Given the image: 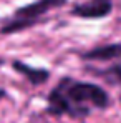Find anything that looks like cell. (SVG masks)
Instances as JSON below:
<instances>
[{"label": "cell", "mask_w": 121, "mask_h": 123, "mask_svg": "<svg viewBox=\"0 0 121 123\" xmlns=\"http://www.w3.org/2000/svg\"><path fill=\"white\" fill-rule=\"evenodd\" d=\"M2 63H3V58H0V65H2Z\"/></svg>", "instance_id": "8"}, {"label": "cell", "mask_w": 121, "mask_h": 123, "mask_svg": "<svg viewBox=\"0 0 121 123\" xmlns=\"http://www.w3.org/2000/svg\"><path fill=\"white\" fill-rule=\"evenodd\" d=\"M5 97H7V92L0 88V100H2V98H5Z\"/></svg>", "instance_id": "7"}, {"label": "cell", "mask_w": 121, "mask_h": 123, "mask_svg": "<svg viewBox=\"0 0 121 123\" xmlns=\"http://www.w3.org/2000/svg\"><path fill=\"white\" fill-rule=\"evenodd\" d=\"M121 57V43H109V45H101L90 52H85L81 58L85 60H98V62H108Z\"/></svg>", "instance_id": "5"}, {"label": "cell", "mask_w": 121, "mask_h": 123, "mask_svg": "<svg viewBox=\"0 0 121 123\" xmlns=\"http://www.w3.org/2000/svg\"><path fill=\"white\" fill-rule=\"evenodd\" d=\"M111 0H85L71 8V15L80 18H104L111 13Z\"/></svg>", "instance_id": "3"}, {"label": "cell", "mask_w": 121, "mask_h": 123, "mask_svg": "<svg viewBox=\"0 0 121 123\" xmlns=\"http://www.w3.org/2000/svg\"><path fill=\"white\" fill-rule=\"evenodd\" d=\"M98 77H101L106 83H111V85H121V62L108 67V68H103V70H96L95 72Z\"/></svg>", "instance_id": "6"}, {"label": "cell", "mask_w": 121, "mask_h": 123, "mask_svg": "<svg viewBox=\"0 0 121 123\" xmlns=\"http://www.w3.org/2000/svg\"><path fill=\"white\" fill-rule=\"evenodd\" d=\"M66 3V0H37L33 3L23 5L20 8H17L10 18L2 23L0 27V33L3 35H10V33H17L22 30H27L37 23H40L43 15H46L50 10L53 8H60Z\"/></svg>", "instance_id": "2"}, {"label": "cell", "mask_w": 121, "mask_h": 123, "mask_svg": "<svg viewBox=\"0 0 121 123\" xmlns=\"http://www.w3.org/2000/svg\"><path fill=\"white\" fill-rule=\"evenodd\" d=\"M12 67H13L15 72H18L22 77H25L28 82L32 83V85H35V86L45 83L50 78V72H48V70L30 67V65H27V63H23V62H20V60H15L12 63Z\"/></svg>", "instance_id": "4"}, {"label": "cell", "mask_w": 121, "mask_h": 123, "mask_svg": "<svg viewBox=\"0 0 121 123\" xmlns=\"http://www.w3.org/2000/svg\"><path fill=\"white\" fill-rule=\"evenodd\" d=\"M108 105L109 97L100 85L63 78L48 95L46 113L55 117L70 115L73 118H83L90 115L91 106L103 110Z\"/></svg>", "instance_id": "1"}]
</instances>
